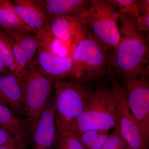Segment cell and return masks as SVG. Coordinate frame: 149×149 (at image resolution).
I'll return each mask as SVG.
<instances>
[{"label":"cell","instance_id":"obj_16","mask_svg":"<svg viewBox=\"0 0 149 149\" xmlns=\"http://www.w3.org/2000/svg\"><path fill=\"white\" fill-rule=\"evenodd\" d=\"M5 32L20 46L26 54L30 65L36 63L39 47V40L37 35L26 30H8Z\"/></svg>","mask_w":149,"mask_h":149},{"label":"cell","instance_id":"obj_19","mask_svg":"<svg viewBox=\"0 0 149 149\" xmlns=\"http://www.w3.org/2000/svg\"><path fill=\"white\" fill-rule=\"evenodd\" d=\"M39 42L42 43L50 52L59 57H66L70 55L73 45H70L54 38L49 31L42 37L38 38Z\"/></svg>","mask_w":149,"mask_h":149},{"label":"cell","instance_id":"obj_7","mask_svg":"<svg viewBox=\"0 0 149 149\" xmlns=\"http://www.w3.org/2000/svg\"><path fill=\"white\" fill-rule=\"evenodd\" d=\"M117 108L118 124L120 135L133 149H148L142 138L136 119L128 105L126 90L114 73L108 78Z\"/></svg>","mask_w":149,"mask_h":149},{"label":"cell","instance_id":"obj_9","mask_svg":"<svg viewBox=\"0 0 149 149\" xmlns=\"http://www.w3.org/2000/svg\"><path fill=\"white\" fill-rule=\"evenodd\" d=\"M58 133L52 101L42 112L34 125L29 141L32 149H54Z\"/></svg>","mask_w":149,"mask_h":149},{"label":"cell","instance_id":"obj_23","mask_svg":"<svg viewBox=\"0 0 149 149\" xmlns=\"http://www.w3.org/2000/svg\"><path fill=\"white\" fill-rule=\"evenodd\" d=\"M113 129L102 149H133L120 135L118 124Z\"/></svg>","mask_w":149,"mask_h":149},{"label":"cell","instance_id":"obj_11","mask_svg":"<svg viewBox=\"0 0 149 149\" xmlns=\"http://www.w3.org/2000/svg\"><path fill=\"white\" fill-rule=\"evenodd\" d=\"M35 123L17 116L0 99V125L10 132L19 149L27 148Z\"/></svg>","mask_w":149,"mask_h":149},{"label":"cell","instance_id":"obj_6","mask_svg":"<svg viewBox=\"0 0 149 149\" xmlns=\"http://www.w3.org/2000/svg\"><path fill=\"white\" fill-rule=\"evenodd\" d=\"M17 75L23 84L25 116L36 122L50 102L55 81L42 73L37 68V63Z\"/></svg>","mask_w":149,"mask_h":149},{"label":"cell","instance_id":"obj_20","mask_svg":"<svg viewBox=\"0 0 149 149\" xmlns=\"http://www.w3.org/2000/svg\"><path fill=\"white\" fill-rule=\"evenodd\" d=\"M0 58L8 71L17 74V68L13 53L11 38L5 32L0 29Z\"/></svg>","mask_w":149,"mask_h":149},{"label":"cell","instance_id":"obj_26","mask_svg":"<svg viewBox=\"0 0 149 149\" xmlns=\"http://www.w3.org/2000/svg\"><path fill=\"white\" fill-rule=\"evenodd\" d=\"M15 141L10 132L0 125V147Z\"/></svg>","mask_w":149,"mask_h":149},{"label":"cell","instance_id":"obj_5","mask_svg":"<svg viewBox=\"0 0 149 149\" xmlns=\"http://www.w3.org/2000/svg\"><path fill=\"white\" fill-rule=\"evenodd\" d=\"M118 124L117 108L111 88L96 83L89 102L74 122L71 132L77 134L90 130H109Z\"/></svg>","mask_w":149,"mask_h":149},{"label":"cell","instance_id":"obj_24","mask_svg":"<svg viewBox=\"0 0 149 149\" xmlns=\"http://www.w3.org/2000/svg\"><path fill=\"white\" fill-rule=\"evenodd\" d=\"M11 40L13 53L17 68V74L25 68L31 66L24 51L16 42Z\"/></svg>","mask_w":149,"mask_h":149},{"label":"cell","instance_id":"obj_25","mask_svg":"<svg viewBox=\"0 0 149 149\" xmlns=\"http://www.w3.org/2000/svg\"><path fill=\"white\" fill-rule=\"evenodd\" d=\"M136 26L139 31L142 32L148 40L149 36V13L140 15Z\"/></svg>","mask_w":149,"mask_h":149},{"label":"cell","instance_id":"obj_3","mask_svg":"<svg viewBox=\"0 0 149 149\" xmlns=\"http://www.w3.org/2000/svg\"><path fill=\"white\" fill-rule=\"evenodd\" d=\"M95 85L75 80L55 81L53 104L59 133L71 132L72 125L89 102Z\"/></svg>","mask_w":149,"mask_h":149},{"label":"cell","instance_id":"obj_30","mask_svg":"<svg viewBox=\"0 0 149 149\" xmlns=\"http://www.w3.org/2000/svg\"><path fill=\"white\" fill-rule=\"evenodd\" d=\"M19 149V148H18V149Z\"/></svg>","mask_w":149,"mask_h":149},{"label":"cell","instance_id":"obj_22","mask_svg":"<svg viewBox=\"0 0 149 149\" xmlns=\"http://www.w3.org/2000/svg\"><path fill=\"white\" fill-rule=\"evenodd\" d=\"M119 12L130 17L136 23L140 15L136 0H110Z\"/></svg>","mask_w":149,"mask_h":149},{"label":"cell","instance_id":"obj_12","mask_svg":"<svg viewBox=\"0 0 149 149\" xmlns=\"http://www.w3.org/2000/svg\"><path fill=\"white\" fill-rule=\"evenodd\" d=\"M12 2L22 21L38 38L48 32L49 18L35 0H13Z\"/></svg>","mask_w":149,"mask_h":149},{"label":"cell","instance_id":"obj_28","mask_svg":"<svg viewBox=\"0 0 149 149\" xmlns=\"http://www.w3.org/2000/svg\"><path fill=\"white\" fill-rule=\"evenodd\" d=\"M18 148L15 141H13L0 147V149H17Z\"/></svg>","mask_w":149,"mask_h":149},{"label":"cell","instance_id":"obj_4","mask_svg":"<svg viewBox=\"0 0 149 149\" xmlns=\"http://www.w3.org/2000/svg\"><path fill=\"white\" fill-rule=\"evenodd\" d=\"M120 15L110 0H91L79 18L87 32L113 54L120 39Z\"/></svg>","mask_w":149,"mask_h":149},{"label":"cell","instance_id":"obj_17","mask_svg":"<svg viewBox=\"0 0 149 149\" xmlns=\"http://www.w3.org/2000/svg\"><path fill=\"white\" fill-rule=\"evenodd\" d=\"M0 27L5 31L22 30L32 32L19 18L12 2L8 0H0Z\"/></svg>","mask_w":149,"mask_h":149},{"label":"cell","instance_id":"obj_10","mask_svg":"<svg viewBox=\"0 0 149 149\" xmlns=\"http://www.w3.org/2000/svg\"><path fill=\"white\" fill-rule=\"evenodd\" d=\"M36 63L38 69L54 81L72 79L71 53L66 57H59L50 52L42 43L39 42Z\"/></svg>","mask_w":149,"mask_h":149},{"label":"cell","instance_id":"obj_14","mask_svg":"<svg viewBox=\"0 0 149 149\" xmlns=\"http://www.w3.org/2000/svg\"><path fill=\"white\" fill-rule=\"evenodd\" d=\"M48 29L53 37L72 45L85 28L79 17L56 16L50 17Z\"/></svg>","mask_w":149,"mask_h":149},{"label":"cell","instance_id":"obj_13","mask_svg":"<svg viewBox=\"0 0 149 149\" xmlns=\"http://www.w3.org/2000/svg\"><path fill=\"white\" fill-rule=\"evenodd\" d=\"M0 99L17 116H25L23 84L17 74L8 72L0 75Z\"/></svg>","mask_w":149,"mask_h":149},{"label":"cell","instance_id":"obj_1","mask_svg":"<svg viewBox=\"0 0 149 149\" xmlns=\"http://www.w3.org/2000/svg\"><path fill=\"white\" fill-rule=\"evenodd\" d=\"M119 22L120 39L111 57L113 72L123 83L148 76L149 40L128 15L121 14Z\"/></svg>","mask_w":149,"mask_h":149},{"label":"cell","instance_id":"obj_18","mask_svg":"<svg viewBox=\"0 0 149 149\" xmlns=\"http://www.w3.org/2000/svg\"><path fill=\"white\" fill-rule=\"evenodd\" d=\"M109 130H95L76 134L84 149H102L110 136Z\"/></svg>","mask_w":149,"mask_h":149},{"label":"cell","instance_id":"obj_21","mask_svg":"<svg viewBox=\"0 0 149 149\" xmlns=\"http://www.w3.org/2000/svg\"><path fill=\"white\" fill-rule=\"evenodd\" d=\"M54 149H84L75 133H58Z\"/></svg>","mask_w":149,"mask_h":149},{"label":"cell","instance_id":"obj_29","mask_svg":"<svg viewBox=\"0 0 149 149\" xmlns=\"http://www.w3.org/2000/svg\"><path fill=\"white\" fill-rule=\"evenodd\" d=\"M9 72L8 70L0 58V75L6 72Z\"/></svg>","mask_w":149,"mask_h":149},{"label":"cell","instance_id":"obj_27","mask_svg":"<svg viewBox=\"0 0 149 149\" xmlns=\"http://www.w3.org/2000/svg\"><path fill=\"white\" fill-rule=\"evenodd\" d=\"M140 15L149 13V0H136Z\"/></svg>","mask_w":149,"mask_h":149},{"label":"cell","instance_id":"obj_15","mask_svg":"<svg viewBox=\"0 0 149 149\" xmlns=\"http://www.w3.org/2000/svg\"><path fill=\"white\" fill-rule=\"evenodd\" d=\"M49 18L56 16L79 17L88 7V0H35Z\"/></svg>","mask_w":149,"mask_h":149},{"label":"cell","instance_id":"obj_2","mask_svg":"<svg viewBox=\"0 0 149 149\" xmlns=\"http://www.w3.org/2000/svg\"><path fill=\"white\" fill-rule=\"evenodd\" d=\"M112 53L98 42L86 28L74 42L71 52L72 79L87 84H95L109 78L113 72Z\"/></svg>","mask_w":149,"mask_h":149},{"label":"cell","instance_id":"obj_8","mask_svg":"<svg viewBox=\"0 0 149 149\" xmlns=\"http://www.w3.org/2000/svg\"><path fill=\"white\" fill-rule=\"evenodd\" d=\"M129 106L138 123L142 138L149 146V82L148 76L123 83Z\"/></svg>","mask_w":149,"mask_h":149}]
</instances>
